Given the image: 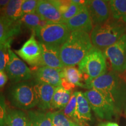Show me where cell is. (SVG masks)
<instances>
[{
	"instance_id": "cell-21",
	"label": "cell",
	"mask_w": 126,
	"mask_h": 126,
	"mask_svg": "<svg viewBox=\"0 0 126 126\" xmlns=\"http://www.w3.org/2000/svg\"><path fill=\"white\" fill-rule=\"evenodd\" d=\"M72 94L71 91L66 90L61 86L56 87L51 101V109H64L70 101Z\"/></svg>"
},
{
	"instance_id": "cell-4",
	"label": "cell",
	"mask_w": 126,
	"mask_h": 126,
	"mask_svg": "<svg viewBox=\"0 0 126 126\" xmlns=\"http://www.w3.org/2000/svg\"><path fill=\"white\" fill-rule=\"evenodd\" d=\"M7 95L12 106L20 109H31L39 103L33 81L14 83L8 89Z\"/></svg>"
},
{
	"instance_id": "cell-23",
	"label": "cell",
	"mask_w": 126,
	"mask_h": 126,
	"mask_svg": "<svg viewBox=\"0 0 126 126\" xmlns=\"http://www.w3.org/2000/svg\"><path fill=\"white\" fill-rule=\"evenodd\" d=\"M61 78L65 79L68 82L74 85L84 88V83L81 82L83 81L82 74L74 66L65 67L63 68Z\"/></svg>"
},
{
	"instance_id": "cell-31",
	"label": "cell",
	"mask_w": 126,
	"mask_h": 126,
	"mask_svg": "<svg viewBox=\"0 0 126 126\" xmlns=\"http://www.w3.org/2000/svg\"><path fill=\"white\" fill-rule=\"evenodd\" d=\"M7 113V106L5 98L0 92V126H4Z\"/></svg>"
},
{
	"instance_id": "cell-7",
	"label": "cell",
	"mask_w": 126,
	"mask_h": 126,
	"mask_svg": "<svg viewBox=\"0 0 126 126\" xmlns=\"http://www.w3.org/2000/svg\"><path fill=\"white\" fill-rule=\"evenodd\" d=\"M90 106L97 117L102 120H110L116 114L114 105L101 92L94 89L83 93Z\"/></svg>"
},
{
	"instance_id": "cell-11",
	"label": "cell",
	"mask_w": 126,
	"mask_h": 126,
	"mask_svg": "<svg viewBox=\"0 0 126 126\" xmlns=\"http://www.w3.org/2000/svg\"><path fill=\"white\" fill-rule=\"evenodd\" d=\"M93 25H98L106 22L110 18L111 12L109 1L91 0L86 4Z\"/></svg>"
},
{
	"instance_id": "cell-20",
	"label": "cell",
	"mask_w": 126,
	"mask_h": 126,
	"mask_svg": "<svg viewBox=\"0 0 126 126\" xmlns=\"http://www.w3.org/2000/svg\"><path fill=\"white\" fill-rule=\"evenodd\" d=\"M4 126H29L28 114L22 110L7 109Z\"/></svg>"
},
{
	"instance_id": "cell-3",
	"label": "cell",
	"mask_w": 126,
	"mask_h": 126,
	"mask_svg": "<svg viewBox=\"0 0 126 126\" xmlns=\"http://www.w3.org/2000/svg\"><path fill=\"white\" fill-rule=\"evenodd\" d=\"M126 33V23L110 17L106 22L94 26L90 37L94 47L104 51Z\"/></svg>"
},
{
	"instance_id": "cell-6",
	"label": "cell",
	"mask_w": 126,
	"mask_h": 126,
	"mask_svg": "<svg viewBox=\"0 0 126 126\" xmlns=\"http://www.w3.org/2000/svg\"><path fill=\"white\" fill-rule=\"evenodd\" d=\"M34 33L40 43L61 47L68 38L71 32L65 23L48 22L36 30Z\"/></svg>"
},
{
	"instance_id": "cell-9",
	"label": "cell",
	"mask_w": 126,
	"mask_h": 126,
	"mask_svg": "<svg viewBox=\"0 0 126 126\" xmlns=\"http://www.w3.org/2000/svg\"><path fill=\"white\" fill-rule=\"evenodd\" d=\"M9 60L5 71L8 77L14 83L27 81L33 78V72L13 51L9 50Z\"/></svg>"
},
{
	"instance_id": "cell-17",
	"label": "cell",
	"mask_w": 126,
	"mask_h": 126,
	"mask_svg": "<svg viewBox=\"0 0 126 126\" xmlns=\"http://www.w3.org/2000/svg\"><path fill=\"white\" fill-rule=\"evenodd\" d=\"M34 83L39 100L37 106L42 111L51 109V101L56 88L47 83Z\"/></svg>"
},
{
	"instance_id": "cell-18",
	"label": "cell",
	"mask_w": 126,
	"mask_h": 126,
	"mask_svg": "<svg viewBox=\"0 0 126 126\" xmlns=\"http://www.w3.org/2000/svg\"><path fill=\"white\" fill-rule=\"evenodd\" d=\"M91 120V108L83 93L77 91V106L74 122L77 123H85Z\"/></svg>"
},
{
	"instance_id": "cell-28",
	"label": "cell",
	"mask_w": 126,
	"mask_h": 126,
	"mask_svg": "<svg viewBox=\"0 0 126 126\" xmlns=\"http://www.w3.org/2000/svg\"><path fill=\"white\" fill-rule=\"evenodd\" d=\"M77 106V91L72 92L71 97L63 112L64 115L69 119L74 121V116Z\"/></svg>"
},
{
	"instance_id": "cell-12",
	"label": "cell",
	"mask_w": 126,
	"mask_h": 126,
	"mask_svg": "<svg viewBox=\"0 0 126 126\" xmlns=\"http://www.w3.org/2000/svg\"><path fill=\"white\" fill-rule=\"evenodd\" d=\"M62 69L53 68L46 66L37 67L34 71H32L33 81L35 83H47L56 87L61 86Z\"/></svg>"
},
{
	"instance_id": "cell-13",
	"label": "cell",
	"mask_w": 126,
	"mask_h": 126,
	"mask_svg": "<svg viewBox=\"0 0 126 126\" xmlns=\"http://www.w3.org/2000/svg\"><path fill=\"white\" fill-rule=\"evenodd\" d=\"M35 13L48 22L65 23L61 13L52 0L38 1Z\"/></svg>"
},
{
	"instance_id": "cell-36",
	"label": "cell",
	"mask_w": 126,
	"mask_h": 126,
	"mask_svg": "<svg viewBox=\"0 0 126 126\" xmlns=\"http://www.w3.org/2000/svg\"></svg>"
},
{
	"instance_id": "cell-34",
	"label": "cell",
	"mask_w": 126,
	"mask_h": 126,
	"mask_svg": "<svg viewBox=\"0 0 126 126\" xmlns=\"http://www.w3.org/2000/svg\"><path fill=\"white\" fill-rule=\"evenodd\" d=\"M98 126H119V124L115 122H108L101 123L99 124Z\"/></svg>"
},
{
	"instance_id": "cell-2",
	"label": "cell",
	"mask_w": 126,
	"mask_h": 126,
	"mask_svg": "<svg viewBox=\"0 0 126 126\" xmlns=\"http://www.w3.org/2000/svg\"><path fill=\"white\" fill-rule=\"evenodd\" d=\"M92 47L89 33L84 32H72L60 48L61 62L64 67L79 64Z\"/></svg>"
},
{
	"instance_id": "cell-32",
	"label": "cell",
	"mask_w": 126,
	"mask_h": 126,
	"mask_svg": "<svg viewBox=\"0 0 126 126\" xmlns=\"http://www.w3.org/2000/svg\"><path fill=\"white\" fill-rule=\"evenodd\" d=\"M52 1L59 9L61 15L68 10L71 2V1H61V0H52Z\"/></svg>"
},
{
	"instance_id": "cell-19",
	"label": "cell",
	"mask_w": 126,
	"mask_h": 126,
	"mask_svg": "<svg viewBox=\"0 0 126 126\" xmlns=\"http://www.w3.org/2000/svg\"><path fill=\"white\" fill-rule=\"evenodd\" d=\"M24 0H11L0 12L4 18L12 22H18L23 16L22 5Z\"/></svg>"
},
{
	"instance_id": "cell-35",
	"label": "cell",
	"mask_w": 126,
	"mask_h": 126,
	"mask_svg": "<svg viewBox=\"0 0 126 126\" xmlns=\"http://www.w3.org/2000/svg\"><path fill=\"white\" fill-rule=\"evenodd\" d=\"M9 0H0V12L9 2Z\"/></svg>"
},
{
	"instance_id": "cell-24",
	"label": "cell",
	"mask_w": 126,
	"mask_h": 126,
	"mask_svg": "<svg viewBox=\"0 0 126 126\" xmlns=\"http://www.w3.org/2000/svg\"><path fill=\"white\" fill-rule=\"evenodd\" d=\"M19 21L22 25H25L26 28H29L33 32L39 28L43 27L48 23L36 13L24 15Z\"/></svg>"
},
{
	"instance_id": "cell-10",
	"label": "cell",
	"mask_w": 126,
	"mask_h": 126,
	"mask_svg": "<svg viewBox=\"0 0 126 126\" xmlns=\"http://www.w3.org/2000/svg\"><path fill=\"white\" fill-rule=\"evenodd\" d=\"M35 33L32 32L29 39L15 53L32 67H42V50L40 43L36 40Z\"/></svg>"
},
{
	"instance_id": "cell-26",
	"label": "cell",
	"mask_w": 126,
	"mask_h": 126,
	"mask_svg": "<svg viewBox=\"0 0 126 126\" xmlns=\"http://www.w3.org/2000/svg\"><path fill=\"white\" fill-rule=\"evenodd\" d=\"M52 126H82L64 115L62 111L50 112Z\"/></svg>"
},
{
	"instance_id": "cell-8",
	"label": "cell",
	"mask_w": 126,
	"mask_h": 126,
	"mask_svg": "<svg viewBox=\"0 0 126 126\" xmlns=\"http://www.w3.org/2000/svg\"><path fill=\"white\" fill-rule=\"evenodd\" d=\"M103 53L113 71L119 74H123L126 71V33L116 43L106 48Z\"/></svg>"
},
{
	"instance_id": "cell-33",
	"label": "cell",
	"mask_w": 126,
	"mask_h": 126,
	"mask_svg": "<svg viewBox=\"0 0 126 126\" xmlns=\"http://www.w3.org/2000/svg\"><path fill=\"white\" fill-rule=\"evenodd\" d=\"M8 75L6 72H5L4 71H0V88H2L5 85L6 83H7Z\"/></svg>"
},
{
	"instance_id": "cell-16",
	"label": "cell",
	"mask_w": 126,
	"mask_h": 126,
	"mask_svg": "<svg viewBox=\"0 0 126 126\" xmlns=\"http://www.w3.org/2000/svg\"><path fill=\"white\" fill-rule=\"evenodd\" d=\"M21 25L19 20L12 22L0 15V45L13 40L21 32Z\"/></svg>"
},
{
	"instance_id": "cell-5",
	"label": "cell",
	"mask_w": 126,
	"mask_h": 126,
	"mask_svg": "<svg viewBox=\"0 0 126 126\" xmlns=\"http://www.w3.org/2000/svg\"><path fill=\"white\" fill-rule=\"evenodd\" d=\"M85 84L101 76L107 71L106 60L103 51L93 46L78 64Z\"/></svg>"
},
{
	"instance_id": "cell-15",
	"label": "cell",
	"mask_w": 126,
	"mask_h": 126,
	"mask_svg": "<svg viewBox=\"0 0 126 126\" xmlns=\"http://www.w3.org/2000/svg\"><path fill=\"white\" fill-rule=\"evenodd\" d=\"M40 43L42 50V66L53 68H64V66L61 62L60 48V47L45 45Z\"/></svg>"
},
{
	"instance_id": "cell-27",
	"label": "cell",
	"mask_w": 126,
	"mask_h": 126,
	"mask_svg": "<svg viewBox=\"0 0 126 126\" xmlns=\"http://www.w3.org/2000/svg\"><path fill=\"white\" fill-rule=\"evenodd\" d=\"M12 40H9L0 45V71L5 70L9 60V50Z\"/></svg>"
},
{
	"instance_id": "cell-29",
	"label": "cell",
	"mask_w": 126,
	"mask_h": 126,
	"mask_svg": "<svg viewBox=\"0 0 126 126\" xmlns=\"http://www.w3.org/2000/svg\"><path fill=\"white\" fill-rule=\"evenodd\" d=\"M71 1V4L68 10L62 15V18L65 23L68 20L70 19L71 18H73L74 16H75V15L79 13L82 11V9L83 8V7L86 5H83L78 4L73 2L72 1Z\"/></svg>"
},
{
	"instance_id": "cell-1",
	"label": "cell",
	"mask_w": 126,
	"mask_h": 126,
	"mask_svg": "<svg viewBox=\"0 0 126 126\" xmlns=\"http://www.w3.org/2000/svg\"><path fill=\"white\" fill-rule=\"evenodd\" d=\"M84 88L100 92L114 105L116 109L126 102V77L111 70L84 85Z\"/></svg>"
},
{
	"instance_id": "cell-22",
	"label": "cell",
	"mask_w": 126,
	"mask_h": 126,
	"mask_svg": "<svg viewBox=\"0 0 126 126\" xmlns=\"http://www.w3.org/2000/svg\"><path fill=\"white\" fill-rule=\"evenodd\" d=\"M29 126H52L50 112L30 110L28 113Z\"/></svg>"
},
{
	"instance_id": "cell-25",
	"label": "cell",
	"mask_w": 126,
	"mask_h": 126,
	"mask_svg": "<svg viewBox=\"0 0 126 126\" xmlns=\"http://www.w3.org/2000/svg\"><path fill=\"white\" fill-rule=\"evenodd\" d=\"M109 4L111 16L126 23V0H111Z\"/></svg>"
},
{
	"instance_id": "cell-37",
	"label": "cell",
	"mask_w": 126,
	"mask_h": 126,
	"mask_svg": "<svg viewBox=\"0 0 126 126\" xmlns=\"http://www.w3.org/2000/svg\"></svg>"
},
{
	"instance_id": "cell-30",
	"label": "cell",
	"mask_w": 126,
	"mask_h": 126,
	"mask_svg": "<svg viewBox=\"0 0 126 126\" xmlns=\"http://www.w3.org/2000/svg\"><path fill=\"white\" fill-rule=\"evenodd\" d=\"M38 1L37 0H24L22 5L23 15L28 14L35 13Z\"/></svg>"
},
{
	"instance_id": "cell-14",
	"label": "cell",
	"mask_w": 126,
	"mask_h": 126,
	"mask_svg": "<svg viewBox=\"0 0 126 126\" xmlns=\"http://www.w3.org/2000/svg\"><path fill=\"white\" fill-rule=\"evenodd\" d=\"M71 32H84L90 33L93 29V23L88 9L85 5L79 13L65 22Z\"/></svg>"
}]
</instances>
